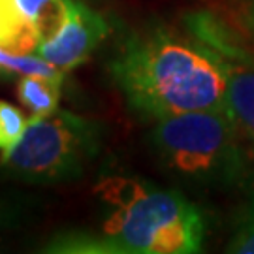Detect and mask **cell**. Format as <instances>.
I'll return each instance as SVG.
<instances>
[{
  "label": "cell",
  "mask_w": 254,
  "mask_h": 254,
  "mask_svg": "<svg viewBox=\"0 0 254 254\" xmlns=\"http://www.w3.org/2000/svg\"><path fill=\"white\" fill-rule=\"evenodd\" d=\"M94 194L111 205L102 224L111 253L190 254L201 249L203 217L179 192L158 190L134 177L109 175L94 185Z\"/></svg>",
  "instance_id": "cell-2"
},
{
  "label": "cell",
  "mask_w": 254,
  "mask_h": 254,
  "mask_svg": "<svg viewBox=\"0 0 254 254\" xmlns=\"http://www.w3.org/2000/svg\"><path fill=\"white\" fill-rule=\"evenodd\" d=\"M27 127L28 119L17 106L0 100V151H8L15 145Z\"/></svg>",
  "instance_id": "cell-13"
},
{
  "label": "cell",
  "mask_w": 254,
  "mask_h": 254,
  "mask_svg": "<svg viewBox=\"0 0 254 254\" xmlns=\"http://www.w3.org/2000/svg\"><path fill=\"white\" fill-rule=\"evenodd\" d=\"M108 34L109 27L100 13L72 0L66 25L55 38L40 44L36 53L63 72H70L85 63Z\"/></svg>",
  "instance_id": "cell-5"
},
{
  "label": "cell",
  "mask_w": 254,
  "mask_h": 254,
  "mask_svg": "<svg viewBox=\"0 0 254 254\" xmlns=\"http://www.w3.org/2000/svg\"><path fill=\"white\" fill-rule=\"evenodd\" d=\"M247 25H249V28H251V32H253V36H254V0H253V4H251V8H249Z\"/></svg>",
  "instance_id": "cell-14"
},
{
  "label": "cell",
  "mask_w": 254,
  "mask_h": 254,
  "mask_svg": "<svg viewBox=\"0 0 254 254\" xmlns=\"http://www.w3.org/2000/svg\"><path fill=\"white\" fill-rule=\"evenodd\" d=\"M72 0H17L21 13L36 28L42 44L55 38L66 25Z\"/></svg>",
  "instance_id": "cell-8"
},
{
  "label": "cell",
  "mask_w": 254,
  "mask_h": 254,
  "mask_svg": "<svg viewBox=\"0 0 254 254\" xmlns=\"http://www.w3.org/2000/svg\"><path fill=\"white\" fill-rule=\"evenodd\" d=\"M226 251L234 254H254V192L237 215Z\"/></svg>",
  "instance_id": "cell-11"
},
{
  "label": "cell",
  "mask_w": 254,
  "mask_h": 254,
  "mask_svg": "<svg viewBox=\"0 0 254 254\" xmlns=\"http://www.w3.org/2000/svg\"><path fill=\"white\" fill-rule=\"evenodd\" d=\"M109 70L145 119L224 108L226 81L215 55L162 32L128 40Z\"/></svg>",
  "instance_id": "cell-1"
},
{
  "label": "cell",
  "mask_w": 254,
  "mask_h": 254,
  "mask_svg": "<svg viewBox=\"0 0 254 254\" xmlns=\"http://www.w3.org/2000/svg\"><path fill=\"white\" fill-rule=\"evenodd\" d=\"M0 72L2 79H9L11 75H42L63 83L64 72L55 64L46 61L38 53H15L0 47Z\"/></svg>",
  "instance_id": "cell-10"
},
{
  "label": "cell",
  "mask_w": 254,
  "mask_h": 254,
  "mask_svg": "<svg viewBox=\"0 0 254 254\" xmlns=\"http://www.w3.org/2000/svg\"><path fill=\"white\" fill-rule=\"evenodd\" d=\"M100 125L64 109L49 117H30L25 134L0 156L4 175L25 183L77 179L98 153Z\"/></svg>",
  "instance_id": "cell-3"
},
{
  "label": "cell",
  "mask_w": 254,
  "mask_h": 254,
  "mask_svg": "<svg viewBox=\"0 0 254 254\" xmlns=\"http://www.w3.org/2000/svg\"><path fill=\"white\" fill-rule=\"evenodd\" d=\"M61 81L42 75H21L17 79V98L32 117H49L59 108Z\"/></svg>",
  "instance_id": "cell-9"
},
{
  "label": "cell",
  "mask_w": 254,
  "mask_h": 254,
  "mask_svg": "<svg viewBox=\"0 0 254 254\" xmlns=\"http://www.w3.org/2000/svg\"><path fill=\"white\" fill-rule=\"evenodd\" d=\"M34 201L21 194H0V232L23 226L32 217Z\"/></svg>",
  "instance_id": "cell-12"
},
{
  "label": "cell",
  "mask_w": 254,
  "mask_h": 254,
  "mask_svg": "<svg viewBox=\"0 0 254 254\" xmlns=\"http://www.w3.org/2000/svg\"><path fill=\"white\" fill-rule=\"evenodd\" d=\"M0 79H2V72H0Z\"/></svg>",
  "instance_id": "cell-15"
},
{
  "label": "cell",
  "mask_w": 254,
  "mask_h": 254,
  "mask_svg": "<svg viewBox=\"0 0 254 254\" xmlns=\"http://www.w3.org/2000/svg\"><path fill=\"white\" fill-rule=\"evenodd\" d=\"M42 38L21 13L17 0H0V47L15 53H36Z\"/></svg>",
  "instance_id": "cell-7"
},
{
  "label": "cell",
  "mask_w": 254,
  "mask_h": 254,
  "mask_svg": "<svg viewBox=\"0 0 254 254\" xmlns=\"http://www.w3.org/2000/svg\"><path fill=\"white\" fill-rule=\"evenodd\" d=\"M237 128L226 109H198L156 121L153 143L177 173L207 179L237 162Z\"/></svg>",
  "instance_id": "cell-4"
},
{
  "label": "cell",
  "mask_w": 254,
  "mask_h": 254,
  "mask_svg": "<svg viewBox=\"0 0 254 254\" xmlns=\"http://www.w3.org/2000/svg\"><path fill=\"white\" fill-rule=\"evenodd\" d=\"M224 49L226 51L222 53L211 51L226 81L224 109L237 128L239 137L254 147V61L245 53L236 55L228 47Z\"/></svg>",
  "instance_id": "cell-6"
}]
</instances>
